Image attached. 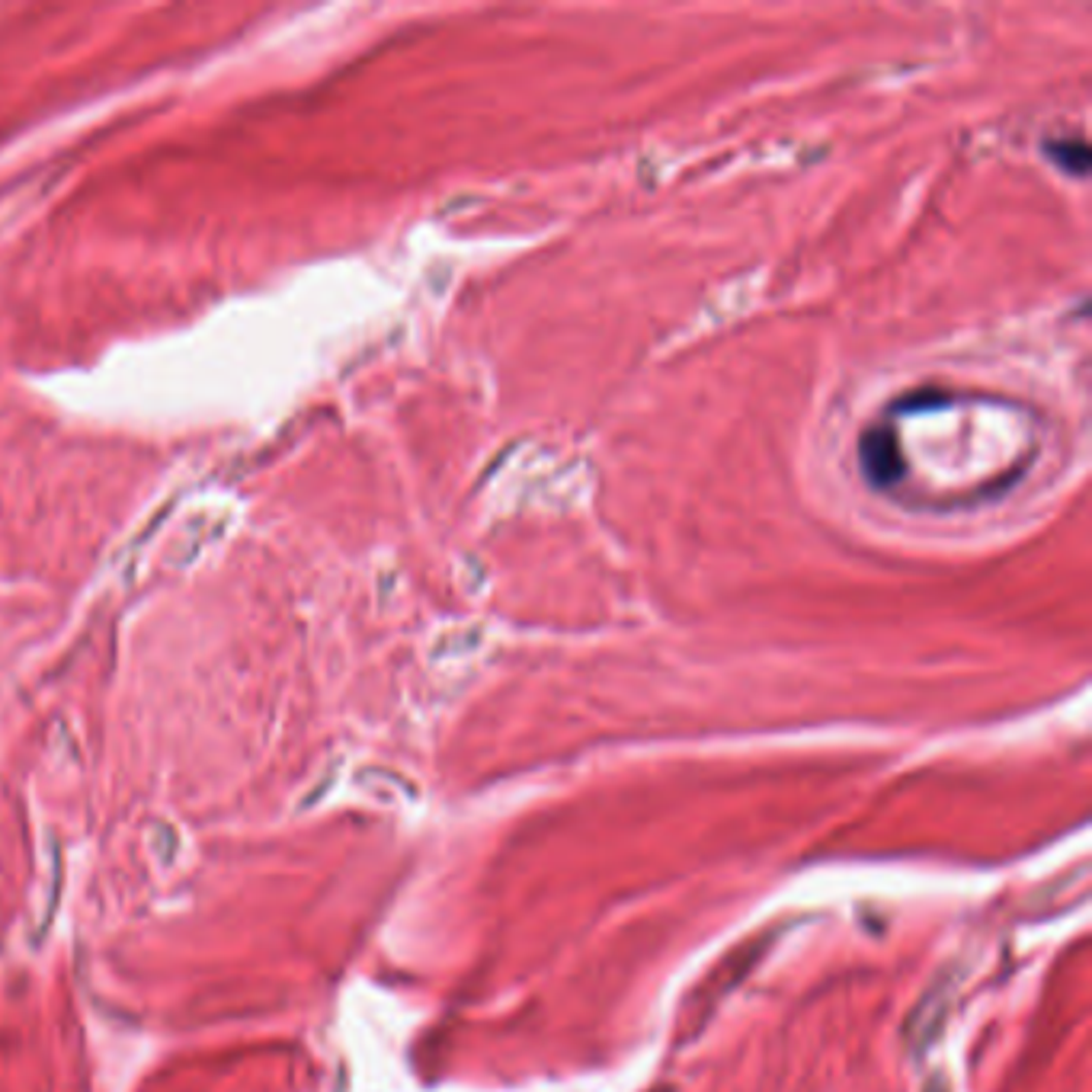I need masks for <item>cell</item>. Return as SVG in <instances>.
Here are the masks:
<instances>
[{
	"instance_id": "1",
	"label": "cell",
	"mask_w": 1092,
	"mask_h": 1092,
	"mask_svg": "<svg viewBox=\"0 0 1092 1092\" xmlns=\"http://www.w3.org/2000/svg\"><path fill=\"white\" fill-rule=\"evenodd\" d=\"M859 455H862V472H865L868 484L894 487L903 478V452H900L894 429H888V426L868 429L859 443Z\"/></svg>"
},
{
	"instance_id": "2",
	"label": "cell",
	"mask_w": 1092,
	"mask_h": 1092,
	"mask_svg": "<svg viewBox=\"0 0 1092 1092\" xmlns=\"http://www.w3.org/2000/svg\"><path fill=\"white\" fill-rule=\"evenodd\" d=\"M1045 151H1048V158H1051L1057 167H1064L1067 173H1073V176H1083V173H1086L1089 151H1086V144H1083L1080 138H1060V141H1048V144H1045Z\"/></svg>"
}]
</instances>
